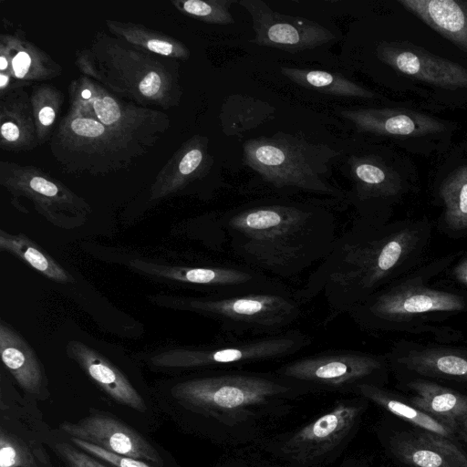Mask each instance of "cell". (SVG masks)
<instances>
[{
	"mask_svg": "<svg viewBox=\"0 0 467 467\" xmlns=\"http://www.w3.org/2000/svg\"><path fill=\"white\" fill-rule=\"evenodd\" d=\"M129 45L119 37L97 36L78 56V67L84 76L140 106H175L182 94L177 65Z\"/></svg>",
	"mask_w": 467,
	"mask_h": 467,
	"instance_id": "obj_3",
	"label": "cell"
},
{
	"mask_svg": "<svg viewBox=\"0 0 467 467\" xmlns=\"http://www.w3.org/2000/svg\"><path fill=\"white\" fill-rule=\"evenodd\" d=\"M360 407L339 403L292 434L283 451L290 458L310 462L334 450L349 433L358 420Z\"/></svg>",
	"mask_w": 467,
	"mask_h": 467,
	"instance_id": "obj_17",
	"label": "cell"
},
{
	"mask_svg": "<svg viewBox=\"0 0 467 467\" xmlns=\"http://www.w3.org/2000/svg\"><path fill=\"white\" fill-rule=\"evenodd\" d=\"M412 242L409 231L382 233L359 222L337 237L328 254L296 295L301 303L322 297L328 320L348 314L377 293Z\"/></svg>",
	"mask_w": 467,
	"mask_h": 467,
	"instance_id": "obj_2",
	"label": "cell"
},
{
	"mask_svg": "<svg viewBox=\"0 0 467 467\" xmlns=\"http://www.w3.org/2000/svg\"><path fill=\"white\" fill-rule=\"evenodd\" d=\"M391 450L412 467H467V455L449 437L425 430L397 434Z\"/></svg>",
	"mask_w": 467,
	"mask_h": 467,
	"instance_id": "obj_19",
	"label": "cell"
},
{
	"mask_svg": "<svg viewBox=\"0 0 467 467\" xmlns=\"http://www.w3.org/2000/svg\"><path fill=\"white\" fill-rule=\"evenodd\" d=\"M132 265L148 274L200 286L210 291V296L273 292L286 288L269 275L244 265L169 267L139 260L133 261Z\"/></svg>",
	"mask_w": 467,
	"mask_h": 467,
	"instance_id": "obj_12",
	"label": "cell"
},
{
	"mask_svg": "<svg viewBox=\"0 0 467 467\" xmlns=\"http://www.w3.org/2000/svg\"><path fill=\"white\" fill-rule=\"evenodd\" d=\"M458 431H467V417L462 420Z\"/></svg>",
	"mask_w": 467,
	"mask_h": 467,
	"instance_id": "obj_41",
	"label": "cell"
},
{
	"mask_svg": "<svg viewBox=\"0 0 467 467\" xmlns=\"http://www.w3.org/2000/svg\"><path fill=\"white\" fill-rule=\"evenodd\" d=\"M454 275L460 283L467 285V259L462 261L455 267Z\"/></svg>",
	"mask_w": 467,
	"mask_h": 467,
	"instance_id": "obj_39",
	"label": "cell"
},
{
	"mask_svg": "<svg viewBox=\"0 0 467 467\" xmlns=\"http://www.w3.org/2000/svg\"><path fill=\"white\" fill-rule=\"evenodd\" d=\"M461 438L467 442V431H459Z\"/></svg>",
	"mask_w": 467,
	"mask_h": 467,
	"instance_id": "obj_42",
	"label": "cell"
},
{
	"mask_svg": "<svg viewBox=\"0 0 467 467\" xmlns=\"http://www.w3.org/2000/svg\"><path fill=\"white\" fill-rule=\"evenodd\" d=\"M440 195L447 225L453 231L467 229V165L449 174L441 185Z\"/></svg>",
	"mask_w": 467,
	"mask_h": 467,
	"instance_id": "obj_33",
	"label": "cell"
},
{
	"mask_svg": "<svg viewBox=\"0 0 467 467\" xmlns=\"http://www.w3.org/2000/svg\"><path fill=\"white\" fill-rule=\"evenodd\" d=\"M349 172L359 203L396 195L401 189L399 173L374 156H351Z\"/></svg>",
	"mask_w": 467,
	"mask_h": 467,
	"instance_id": "obj_26",
	"label": "cell"
},
{
	"mask_svg": "<svg viewBox=\"0 0 467 467\" xmlns=\"http://www.w3.org/2000/svg\"><path fill=\"white\" fill-rule=\"evenodd\" d=\"M225 244L244 265L268 275L295 278L317 266L337 239L327 209L297 202H262L223 213Z\"/></svg>",
	"mask_w": 467,
	"mask_h": 467,
	"instance_id": "obj_1",
	"label": "cell"
},
{
	"mask_svg": "<svg viewBox=\"0 0 467 467\" xmlns=\"http://www.w3.org/2000/svg\"><path fill=\"white\" fill-rule=\"evenodd\" d=\"M159 139L68 111L51 136L50 150L67 172L104 174L126 168Z\"/></svg>",
	"mask_w": 467,
	"mask_h": 467,
	"instance_id": "obj_4",
	"label": "cell"
},
{
	"mask_svg": "<svg viewBox=\"0 0 467 467\" xmlns=\"http://www.w3.org/2000/svg\"><path fill=\"white\" fill-rule=\"evenodd\" d=\"M192 311L219 323L226 336L258 337L288 330L301 315V302L296 292L248 293L234 296H208L186 303Z\"/></svg>",
	"mask_w": 467,
	"mask_h": 467,
	"instance_id": "obj_7",
	"label": "cell"
},
{
	"mask_svg": "<svg viewBox=\"0 0 467 467\" xmlns=\"http://www.w3.org/2000/svg\"><path fill=\"white\" fill-rule=\"evenodd\" d=\"M207 143V138L194 136L182 145L168 163V168L164 167L158 175L152 187V197L174 192L203 175L212 162Z\"/></svg>",
	"mask_w": 467,
	"mask_h": 467,
	"instance_id": "obj_23",
	"label": "cell"
},
{
	"mask_svg": "<svg viewBox=\"0 0 467 467\" xmlns=\"http://www.w3.org/2000/svg\"><path fill=\"white\" fill-rule=\"evenodd\" d=\"M399 3L431 29L467 52V1L400 0Z\"/></svg>",
	"mask_w": 467,
	"mask_h": 467,
	"instance_id": "obj_22",
	"label": "cell"
},
{
	"mask_svg": "<svg viewBox=\"0 0 467 467\" xmlns=\"http://www.w3.org/2000/svg\"><path fill=\"white\" fill-rule=\"evenodd\" d=\"M281 73L297 85L334 96L374 98L375 94L357 83L334 73L296 67H282Z\"/></svg>",
	"mask_w": 467,
	"mask_h": 467,
	"instance_id": "obj_31",
	"label": "cell"
},
{
	"mask_svg": "<svg viewBox=\"0 0 467 467\" xmlns=\"http://www.w3.org/2000/svg\"><path fill=\"white\" fill-rule=\"evenodd\" d=\"M0 467H37L29 447L3 428L0 430Z\"/></svg>",
	"mask_w": 467,
	"mask_h": 467,
	"instance_id": "obj_36",
	"label": "cell"
},
{
	"mask_svg": "<svg viewBox=\"0 0 467 467\" xmlns=\"http://www.w3.org/2000/svg\"><path fill=\"white\" fill-rule=\"evenodd\" d=\"M463 307L464 301L458 295L424 286L400 285L377 292L348 315L360 327L376 328L405 317L459 311Z\"/></svg>",
	"mask_w": 467,
	"mask_h": 467,
	"instance_id": "obj_11",
	"label": "cell"
},
{
	"mask_svg": "<svg viewBox=\"0 0 467 467\" xmlns=\"http://www.w3.org/2000/svg\"><path fill=\"white\" fill-rule=\"evenodd\" d=\"M312 343L297 329L258 337H233L212 345L180 348L156 355L153 365L171 368H229L290 357Z\"/></svg>",
	"mask_w": 467,
	"mask_h": 467,
	"instance_id": "obj_8",
	"label": "cell"
},
{
	"mask_svg": "<svg viewBox=\"0 0 467 467\" xmlns=\"http://www.w3.org/2000/svg\"><path fill=\"white\" fill-rule=\"evenodd\" d=\"M243 150L244 163L277 189L288 187L334 198L343 196L325 180L327 164L337 154L326 145L279 132L248 140Z\"/></svg>",
	"mask_w": 467,
	"mask_h": 467,
	"instance_id": "obj_5",
	"label": "cell"
},
{
	"mask_svg": "<svg viewBox=\"0 0 467 467\" xmlns=\"http://www.w3.org/2000/svg\"><path fill=\"white\" fill-rule=\"evenodd\" d=\"M56 450L67 467H107L88 452L67 442L57 443Z\"/></svg>",
	"mask_w": 467,
	"mask_h": 467,
	"instance_id": "obj_38",
	"label": "cell"
},
{
	"mask_svg": "<svg viewBox=\"0 0 467 467\" xmlns=\"http://www.w3.org/2000/svg\"><path fill=\"white\" fill-rule=\"evenodd\" d=\"M38 142L42 143L51 133L62 104V94L53 86L36 87L30 97Z\"/></svg>",
	"mask_w": 467,
	"mask_h": 467,
	"instance_id": "obj_34",
	"label": "cell"
},
{
	"mask_svg": "<svg viewBox=\"0 0 467 467\" xmlns=\"http://www.w3.org/2000/svg\"><path fill=\"white\" fill-rule=\"evenodd\" d=\"M109 31L120 39L144 51L171 59H187L190 50L182 42L142 26L107 20Z\"/></svg>",
	"mask_w": 467,
	"mask_h": 467,
	"instance_id": "obj_30",
	"label": "cell"
},
{
	"mask_svg": "<svg viewBox=\"0 0 467 467\" xmlns=\"http://www.w3.org/2000/svg\"><path fill=\"white\" fill-rule=\"evenodd\" d=\"M378 57L395 70L449 89L467 88V68L406 42H381Z\"/></svg>",
	"mask_w": 467,
	"mask_h": 467,
	"instance_id": "obj_15",
	"label": "cell"
},
{
	"mask_svg": "<svg viewBox=\"0 0 467 467\" xmlns=\"http://www.w3.org/2000/svg\"><path fill=\"white\" fill-rule=\"evenodd\" d=\"M409 401L417 409L458 431L467 417V395L438 383L416 379L408 383Z\"/></svg>",
	"mask_w": 467,
	"mask_h": 467,
	"instance_id": "obj_24",
	"label": "cell"
},
{
	"mask_svg": "<svg viewBox=\"0 0 467 467\" xmlns=\"http://www.w3.org/2000/svg\"><path fill=\"white\" fill-rule=\"evenodd\" d=\"M353 390L421 430L432 431L449 438L454 432L448 426L414 407L409 400L405 401L396 394L376 384L362 383L358 385Z\"/></svg>",
	"mask_w": 467,
	"mask_h": 467,
	"instance_id": "obj_29",
	"label": "cell"
},
{
	"mask_svg": "<svg viewBox=\"0 0 467 467\" xmlns=\"http://www.w3.org/2000/svg\"><path fill=\"white\" fill-rule=\"evenodd\" d=\"M234 0H186L172 1L182 13L214 25H229L234 22L229 10Z\"/></svg>",
	"mask_w": 467,
	"mask_h": 467,
	"instance_id": "obj_35",
	"label": "cell"
},
{
	"mask_svg": "<svg viewBox=\"0 0 467 467\" xmlns=\"http://www.w3.org/2000/svg\"><path fill=\"white\" fill-rule=\"evenodd\" d=\"M384 368L380 357L350 349H333L289 362L275 372L291 383L328 389H352L373 379Z\"/></svg>",
	"mask_w": 467,
	"mask_h": 467,
	"instance_id": "obj_9",
	"label": "cell"
},
{
	"mask_svg": "<svg viewBox=\"0 0 467 467\" xmlns=\"http://www.w3.org/2000/svg\"><path fill=\"white\" fill-rule=\"evenodd\" d=\"M409 370L428 378L467 386V354L443 348L411 350L397 358Z\"/></svg>",
	"mask_w": 467,
	"mask_h": 467,
	"instance_id": "obj_28",
	"label": "cell"
},
{
	"mask_svg": "<svg viewBox=\"0 0 467 467\" xmlns=\"http://www.w3.org/2000/svg\"><path fill=\"white\" fill-rule=\"evenodd\" d=\"M69 110L100 123L140 132L161 135L169 127L168 116L135 102L124 101L92 78L82 76L71 82Z\"/></svg>",
	"mask_w": 467,
	"mask_h": 467,
	"instance_id": "obj_10",
	"label": "cell"
},
{
	"mask_svg": "<svg viewBox=\"0 0 467 467\" xmlns=\"http://www.w3.org/2000/svg\"><path fill=\"white\" fill-rule=\"evenodd\" d=\"M0 248L20 257L51 280L60 283L72 282V277L66 270L23 234L12 235L2 230Z\"/></svg>",
	"mask_w": 467,
	"mask_h": 467,
	"instance_id": "obj_32",
	"label": "cell"
},
{
	"mask_svg": "<svg viewBox=\"0 0 467 467\" xmlns=\"http://www.w3.org/2000/svg\"><path fill=\"white\" fill-rule=\"evenodd\" d=\"M12 76L6 72H0V89L1 96L9 91Z\"/></svg>",
	"mask_w": 467,
	"mask_h": 467,
	"instance_id": "obj_40",
	"label": "cell"
},
{
	"mask_svg": "<svg viewBox=\"0 0 467 467\" xmlns=\"http://www.w3.org/2000/svg\"><path fill=\"white\" fill-rule=\"evenodd\" d=\"M0 182L12 193L32 200L50 221H58L57 210L75 212L78 215L88 210V205L82 199L31 166L1 161Z\"/></svg>",
	"mask_w": 467,
	"mask_h": 467,
	"instance_id": "obj_16",
	"label": "cell"
},
{
	"mask_svg": "<svg viewBox=\"0 0 467 467\" xmlns=\"http://www.w3.org/2000/svg\"><path fill=\"white\" fill-rule=\"evenodd\" d=\"M70 440L78 448L114 467H155L145 461L117 454L77 438Z\"/></svg>",
	"mask_w": 467,
	"mask_h": 467,
	"instance_id": "obj_37",
	"label": "cell"
},
{
	"mask_svg": "<svg viewBox=\"0 0 467 467\" xmlns=\"http://www.w3.org/2000/svg\"><path fill=\"white\" fill-rule=\"evenodd\" d=\"M60 430L70 438L92 443L106 451L158 466L163 464L161 454L146 438L109 414L93 413L78 421H64Z\"/></svg>",
	"mask_w": 467,
	"mask_h": 467,
	"instance_id": "obj_14",
	"label": "cell"
},
{
	"mask_svg": "<svg viewBox=\"0 0 467 467\" xmlns=\"http://www.w3.org/2000/svg\"><path fill=\"white\" fill-rule=\"evenodd\" d=\"M0 53L10 63L8 73L22 81H39L60 72L59 65L21 36H1Z\"/></svg>",
	"mask_w": 467,
	"mask_h": 467,
	"instance_id": "obj_27",
	"label": "cell"
},
{
	"mask_svg": "<svg viewBox=\"0 0 467 467\" xmlns=\"http://www.w3.org/2000/svg\"><path fill=\"white\" fill-rule=\"evenodd\" d=\"M0 354L19 386L27 393L38 394L44 384L40 363L27 343L3 321L0 323Z\"/></svg>",
	"mask_w": 467,
	"mask_h": 467,
	"instance_id": "obj_25",
	"label": "cell"
},
{
	"mask_svg": "<svg viewBox=\"0 0 467 467\" xmlns=\"http://www.w3.org/2000/svg\"><path fill=\"white\" fill-rule=\"evenodd\" d=\"M249 13L255 34L254 42L295 53L312 49L334 39V35L318 23L272 10L262 0H241Z\"/></svg>",
	"mask_w": 467,
	"mask_h": 467,
	"instance_id": "obj_13",
	"label": "cell"
},
{
	"mask_svg": "<svg viewBox=\"0 0 467 467\" xmlns=\"http://www.w3.org/2000/svg\"><path fill=\"white\" fill-rule=\"evenodd\" d=\"M0 124L3 149L25 150L39 144L31 99L22 87L1 96Z\"/></svg>",
	"mask_w": 467,
	"mask_h": 467,
	"instance_id": "obj_21",
	"label": "cell"
},
{
	"mask_svg": "<svg viewBox=\"0 0 467 467\" xmlns=\"http://www.w3.org/2000/svg\"><path fill=\"white\" fill-rule=\"evenodd\" d=\"M341 115L358 130L377 135L420 137L445 130L440 120L406 109L354 108L342 110Z\"/></svg>",
	"mask_w": 467,
	"mask_h": 467,
	"instance_id": "obj_18",
	"label": "cell"
},
{
	"mask_svg": "<svg viewBox=\"0 0 467 467\" xmlns=\"http://www.w3.org/2000/svg\"><path fill=\"white\" fill-rule=\"evenodd\" d=\"M67 353L116 402L139 412L147 410L144 400L128 379L97 351L81 342L71 341Z\"/></svg>",
	"mask_w": 467,
	"mask_h": 467,
	"instance_id": "obj_20",
	"label": "cell"
},
{
	"mask_svg": "<svg viewBox=\"0 0 467 467\" xmlns=\"http://www.w3.org/2000/svg\"><path fill=\"white\" fill-rule=\"evenodd\" d=\"M291 382L256 373L226 372L177 383L171 396L186 410L223 422H237L253 409L285 395Z\"/></svg>",
	"mask_w": 467,
	"mask_h": 467,
	"instance_id": "obj_6",
	"label": "cell"
}]
</instances>
